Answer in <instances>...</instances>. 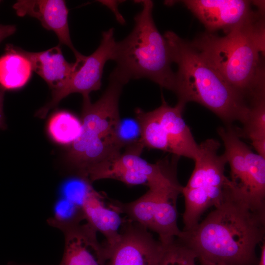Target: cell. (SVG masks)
<instances>
[{
    "label": "cell",
    "mask_w": 265,
    "mask_h": 265,
    "mask_svg": "<svg viewBox=\"0 0 265 265\" xmlns=\"http://www.w3.org/2000/svg\"><path fill=\"white\" fill-rule=\"evenodd\" d=\"M163 248L148 229L125 217L119 239L106 250L107 265H158Z\"/></svg>",
    "instance_id": "10"
},
{
    "label": "cell",
    "mask_w": 265,
    "mask_h": 265,
    "mask_svg": "<svg viewBox=\"0 0 265 265\" xmlns=\"http://www.w3.org/2000/svg\"><path fill=\"white\" fill-rule=\"evenodd\" d=\"M183 187L181 185L164 186L159 191L149 231L156 233L163 244L170 243L182 233L177 223V201Z\"/></svg>",
    "instance_id": "16"
},
{
    "label": "cell",
    "mask_w": 265,
    "mask_h": 265,
    "mask_svg": "<svg viewBox=\"0 0 265 265\" xmlns=\"http://www.w3.org/2000/svg\"><path fill=\"white\" fill-rule=\"evenodd\" d=\"M200 265H226L224 264H214L212 263H209L207 262H205L203 261H199Z\"/></svg>",
    "instance_id": "27"
},
{
    "label": "cell",
    "mask_w": 265,
    "mask_h": 265,
    "mask_svg": "<svg viewBox=\"0 0 265 265\" xmlns=\"http://www.w3.org/2000/svg\"><path fill=\"white\" fill-rule=\"evenodd\" d=\"M142 9L134 17L132 31L116 42L112 60L116 64L109 78L123 85L132 79L146 78L174 91L175 74L169 47L153 18V2L139 0Z\"/></svg>",
    "instance_id": "4"
},
{
    "label": "cell",
    "mask_w": 265,
    "mask_h": 265,
    "mask_svg": "<svg viewBox=\"0 0 265 265\" xmlns=\"http://www.w3.org/2000/svg\"><path fill=\"white\" fill-rule=\"evenodd\" d=\"M16 50L30 62L32 71L41 77L52 91L59 88L76 71L83 56L74 63L64 57L60 45L40 52H30L15 46Z\"/></svg>",
    "instance_id": "15"
},
{
    "label": "cell",
    "mask_w": 265,
    "mask_h": 265,
    "mask_svg": "<svg viewBox=\"0 0 265 265\" xmlns=\"http://www.w3.org/2000/svg\"><path fill=\"white\" fill-rule=\"evenodd\" d=\"M185 106L178 102L174 106H171L162 97L161 104L153 110L168 143L169 153L194 161L199 154V144L196 142L189 127L183 119Z\"/></svg>",
    "instance_id": "13"
},
{
    "label": "cell",
    "mask_w": 265,
    "mask_h": 265,
    "mask_svg": "<svg viewBox=\"0 0 265 265\" xmlns=\"http://www.w3.org/2000/svg\"><path fill=\"white\" fill-rule=\"evenodd\" d=\"M164 37L172 61L177 64L173 92L178 102L197 103L210 110L226 125L238 121L243 124L250 109L223 78L187 41L172 31Z\"/></svg>",
    "instance_id": "2"
},
{
    "label": "cell",
    "mask_w": 265,
    "mask_h": 265,
    "mask_svg": "<svg viewBox=\"0 0 265 265\" xmlns=\"http://www.w3.org/2000/svg\"><path fill=\"white\" fill-rule=\"evenodd\" d=\"M81 129V121L66 111L54 113L48 124L50 137L55 142L63 145L72 144L80 135Z\"/></svg>",
    "instance_id": "20"
},
{
    "label": "cell",
    "mask_w": 265,
    "mask_h": 265,
    "mask_svg": "<svg viewBox=\"0 0 265 265\" xmlns=\"http://www.w3.org/2000/svg\"><path fill=\"white\" fill-rule=\"evenodd\" d=\"M144 147L137 144L124 149L110 159L88 169L85 175L92 183L102 179H114L129 186L148 187L180 185L177 178V157L174 160H161L151 163L140 157Z\"/></svg>",
    "instance_id": "7"
},
{
    "label": "cell",
    "mask_w": 265,
    "mask_h": 265,
    "mask_svg": "<svg viewBox=\"0 0 265 265\" xmlns=\"http://www.w3.org/2000/svg\"><path fill=\"white\" fill-rule=\"evenodd\" d=\"M5 90L0 88V118H4L3 111V105Z\"/></svg>",
    "instance_id": "26"
},
{
    "label": "cell",
    "mask_w": 265,
    "mask_h": 265,
    "mask_svg": "<svg viewBox=\"0 0 265 265\" xmlns=\"http://www.w3.org/2000/svg\"><path fill=\"white\" fill-rule=\"evenodd\" d=\"M203 24L207 32L225 34L265 13V1L185 0L181 1Z\"/></svg>",
    "instance_id": "9"
},
{
    "label": "cell",
    "mask_w": 265,
    "mask_h": 265,
    "mask_svg": "<svg viewBox=\"0 0 265 265\" xmlns=\"http://www.w3.org/2000/svg\"><path fill=\"white\" fill-rule=\"evenodd\" d=\"M117 138L122 149L142 144L139 127L136 120L129 119L121 121L117 132Z\"/></svg>",
    "instance_id": "23"
},
{
    "label": "cell",
    "mask_w": 265,
    "mask_h": 265,
    "mask_svg": "<svg viewBox=\"0 0 265 265\" xmlns=\"http://www.w3.org/2000/svg\"><path fill=\"white\" fill-rule=\"evenodd\" d=\"M5 127L4 118H0V129H4Z\"/></svg>",
    "instance_id": "28"
},
{
    "label": "cell",
    "mask_w": 265,
    "mask_h": 265,
    "mask_svg": "<svg viewBox=\"0 0 265 265\" xmlns=\"http://www.w3.org/2000/svg\"><path fill=\"white\" fill-rule=\"evenodd\" d=\"M64 248L57 265H107L106 250L97 238V231L87 223L64 231Z\"/></svg>",
    "instance_id": "12"
},
{
    "label": "cell",
    "mask_w": 265,
    "mask_h": 265,
    "mask_svg": "<svg viewBox=\"0 0 265 265\" xmlns=\"http://www.w3.org/2000/svg\"><path fill=\"white\" fill-rule=\"evenodd\" d=\"M241 128H235L238 136L251 141L257 154L265 158V98L253 104Z\"/></svg>",
    "instance_id": "18"
},
{
    "label": "cell",
    "mask_w": 265,
    "mask_h": 265,
    "mask_svg": "<svg viewBox=\"0 0 265 265\" xmlns=\"http://www.w3.org/2000/svg\"><path fill=\"white\" fill-rule=\"evenodd\" d=\"M20 17L28 15L36 18L46 29L53 31L59 42L68 46L76 59L83 55L74 47L71 39L68 16L69 11L62 0H20L13 5Z\"/></svg>",
    "instance_id": "14"
},
{
    "label": "cell",
    "mask_w": 265,
    "mask_h": 265,
    "mask_svg": "<svg viewBox=\"0 0 265 265\" xmlns=\"http://www.w3.org/2000/svg\"><path fill=\"white\" fill-rule=\"evenodd\" d=\"M32 71L29 61L16 50L15 46L6 45L4 53L0 56V88L5 91L23 87Z\"/></svg>",
    "instance_id": "17"
},
{
    "label": "cell",
    "mask_w": 265,
    "mask_h": 265,
    "mask_svg": "<svg viewBox=\"0 0 265 265\" xmlns=\"http://www.w3.org/2000/svg\"><path fill=\"white\" fill-rule=\"evenodd\" d=\"M265 214L229 191L223 201L177 238L199 261L226 265H257L256 248L265 240Z\"/></svg>",
    "instance_id": "1"
},
{
    "label": "cell",
    "mask_w": 265,
    "mask_h": 265,
    "mask_svg": "<svg viewBox=\"0 0 265 265\" xmlns=\"http://www.w3.org/2000/svg\"><path fill=\"white\" fill-rule=\"evenodd\" d=\"M85 220L81 206L62 197L56 203L53 215L47 221L49 225L62 232L81 224Z\"/></svg>",
    "instance_id": "21"
},
{
    "label": "cell",
    "mask_w": 265,
    "mask_h": 265,
    "mask_svg": "<svg viewBox=\"0 0 265 265\" xmlns=\"http://www.w3.org/2000/svg\"><path fill=\"white\" fill-rule=\"evenodd\" d=\"M257 265H265V241L262 243L260 259Z\"/></svg>",
    "instance_id": "25"
},
{
    "label": "cell",
    "mask_w": 265,
    "mask_h": 265,
    "mask_svg": "<svg viewBox=\"0 0 265 265\" xmlns=\"http://www.w3.org/2000/svg\"><path fill=\"white\" fill-rule=\"evenodd\" d=\"M257 18L223 36L207 31L190 41L250 106L265 98V53L259 48L252 29Z\"/></svg>",
    "instance_id": "3"
},
{
    "label": "cell",
    "mask_w": 265,
    "mask_h": 265,
    "mask_svg": "<svg viewBox=\"0 0 265 265\" xmlns=\"http://www.w3.org/2000/svg\"><path fill=\"white\" fill-rule=\"evenodd\" d=\"M119 202L97 191L92 186L81 202L86 223L105 237V242L103 244L106 250L119 239L120 229L125 219L121 216L123 214Z\"/></svg>",
    "instance_id": "11"
},
{
    "label": "cell",
    "mask_w": 265,
    "mask_h": 265,
    "mask_svg": "<svg viewBox=\"0 0 265 265\" xmlns=\"http://www.w3.org/2000/svg\"><path fill=\"white\" fill-rule=\"evenodd\" d=\"M16 27L14 25H3L0 24V43L6 37L13 34Z\"/></svg>",
    "instance_id": "24"
},
{
    "label": "cell",
    "mask_w": 265,
    "mask_h": 265,
    "mask_svg": "<svg viewBox=\"0 0 265 265\" xmlns=\"http://www.w3.org/2000/svg\"><path fill=\"white\" fill-rule=\"evenodd\" d=\"M114 33L113 28L102 33L98 48L90 55L84 56L80 65L71 76L59 88L52 91L51 100L37 111L38 117H45L49 110L72 93H79L83 97H88L91 92L101 88L105 64L113 59L116 42Z\"/></svg>",
    "instance_id": "8"
},
{
    "label": "cell",
    "mask_w": 265,
    "mask_h": 265,
    "mask_svg": "<svg viewBox=\"0 0 265 265\" xmlns=\"http://www.w3.org/2000/svg\"><path fill=\"white\" fill-rule=\"evenodd\" d=\"M195 253L177 238L164 248L158 265H196Z\"/></svg>",
    "instance_id": "22"
},
{
    "label": "cell",
    "mask_w": 265,
    "mask_h": 265,
    "mask_svg": "<svg viewBox=\"0 0 265 265\" xmlns=\"http://www.w3.org/2000/svg\"><path fill=\"white\" fill-rule=\"evenodd\" d=\"M6 265H15V264H7Z\"/></svg>",
    "instance_id": "29"
},
{
    "label": "cell",
    "mask_w": 265,
    "mask_h": 265,
    "mask_svg": "<svg viewBox=\"0 0 265 265\" xmlns=\"http://www.w3.org/2000/svg\"><path fill=\"white\" fill-rule=\"evenodd\" d=\"M164 186H167L149 187L144 194L130 203H124L119 202L122 214H125V217L129 220L136 222L149 230L159 189Z\"/></svg>",
    "instance_id": "19"
},
{
    "label": "cell",
    "mask_w": 265,
    "mask_h": 265,
    "mask_svg": "<svg viewBox=\"0 0 265 265\" xmlns=\"http://www.w3.org/2000/svg\"><path fill=\"white\" fill-rule=\"evenodd\" d=\"M220 144L209 138L199 144L195 166L182 193L185 199L183 231L191 229L199 222L209 208L218 206L229 191L231 182L225 175L227 160L224 153L218 154Z\"/></svg>",
    "instance_id": "6"
},
{
    "label": "cell",
    "mask_w": 265,
    "mask_h": 265,
    "mask_svg": "<svg viewBox=\"0 0 265 265\" xmlns=\"http://www.w3.org/2000/svg\"><path fill=\"white\" fill-rule=\"evenodd\" d=\"M123 85L109 78L106 90L96 102L92 103L89 96L83 97L81 132L67 156L77 174L85 175L89 168L122 152L117 132L121 121L119 101Z\"/></svg>",
    "instance_id": "5"
}]
</instances>
